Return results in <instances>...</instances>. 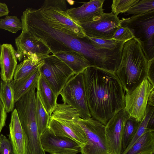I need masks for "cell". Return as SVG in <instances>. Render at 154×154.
I'll return each mask as SVG.
<instances>
[{"label":"cell","instance_id":"23","mask_svg":"<svg viewBox=\"0 0 154 154\" xmlns=\"http://www.w3.org/2000/svg\"><path fill=\"white\" fill-rule=\"evenodd\" d=\"M35 95V116L38 131L41 136L48 127L50 116L43 106L37 91Z\"/></svg>","mask_w":154,"mask_h":154},{"label":"cell","instance_id":"26","mask_svg":"<svg viewBox=\"0 0 154 154\" xmlns=\"http://www.w3.org/2000/svg\"><path fill=\"white\" fill-rule=\"evenodd\" d=\"M85 38L89 42L97 48L110 50L118 48L123 45L126 42L117 40L113 39H100L87 36H85Z\"/></svg>","mask_w":154,"mask_h":154},{"label":"cell","instance_id":"20","mask_svg":"<svg viewBox=\"0 0 154 154\" xmlns=\"http://www.w3.org/2000/svg\"><path fill=\"white\" fill-rule=\"evenodd\" d=\"M44 63V58L36 55L26 57L22 62L17 64L13 80H18L26 76L34 71L40 68Z\"/></svg>","mask_w":154,"mask_h":154},{"label":"cell","instance_id":"5","mask_svg":"<svg viewBox=\"0 0 154 154\" xmlns=\"http://www.w3.org/2000/svg\"><path fill=\"white\" fill-rule=\"evenodd\" d=\"M141 43L149 60L154 58V11L120 20Z\"/></svg>","mask_w":154,"mask_h":154},{"label":"cell","instance_id":"36","mask_svg":"<svg viewBox=\"0 0 154 154\" xmlns=\"http://www.w3.org/2000/svg\"><path fill=\"white\" fill-rule=\"evenodd\" d=\"M147 128L150 130H154V114L153 113L148 121Z\"/></svg>","mask_w":154,"mask_h":154},{"label":"cell","instance_id":"38","mask_svg":"<svg viewBox=\"0 0 154 154\" xmlns=\"http://www.w3.org/2000/svg\"><path fill=\"white\" fill-rule=\"evenodd\" d=\"M150 154H154V152H152V153H151Z\"/></svg>","mask_w":154,"mask_h":154},{"label":"cell","instance_id":"6","mask_svg":"<svg viewBox=\"0 0 154 154\" xmlns=\"http://www.w3.org/2000/svg\"><path fill=\"white\" fill-rule=\"evenodd\" d=\"M60 95L62 101L78 110L83 119L91 118L87 103L82 73L75 74L68 80Z\"/></svg>","mask_w":154,"mask_h":154},{"label":"cell","instance_id":"3","mask_svg":"<svg viewBox=\"0 0 154 154\" xmlns=\"http://www.w3.org/2000/svg\"><path fill=\"white\" fill-rule=\"evenodd\" d=\"M79 111L64 103L57 104L50 116L48 128L54 134L70 138L80 147L87 143L85 134L78 122Z\"/></svg>","mask_w":154,"mask_h":154},{"label":"cell","instance_id":"29","mask_svg":"<svg viewBox=\"0 0 154 154\" xmlns=\"http://www.w3.org/2000/svg\"><path fill=\"white\" fill-rule=\"evenodd\" d=\"M140 0H113L111 6L112 12L118 16L120 13H125Z\"/></svg>","mask_w":154,"mask_h":154},{"label":"cell","instance_id":"8","mask_svg":"<svg viewBox=\"0 0 154 154\" xmlns=\"http://www.w3.org/2000/svg\"><path fill=\"white\" fill-rule=\"evenodd\" d=\"M78 122L87 138L86 144L81 147V154H108L105 125L92 117L88 119L80 117Z\"/></svg>","mask_w":154,"mask_h":154},{"label":"cell","instance_id":"32","mask_svg":"<svg viewBox=\"0 0 154 154\" xmlns=\"http://www.w3.org/2000/svg\"><path fill=\"white\" fill-rule=\"evenodd\" d=\"M7 113L5 104L0 95V134L5 125Z\"/></svg>","mask_w":154,"mask_h":154},{"label":"cell","instance_id":"7","mask_svg":"<svg viewBox=\"0 0 154 154\" xmlns=\"http://www.w3.org/2000/svg\"><path fill=\"white\" fill-rule=\"evenodd\" d=\"M44 59L45 63L39 69L40 73L58 97L68 80L75 74L64 62L53 54Z\"/></svg>","mask_w":154,"mask_h":154},{"label":"cell","instance_id":"25","mask_svg":"<svg viewBox=\"0 0 154 154\" xmlns=\"http://www.w3.org/2000/svg\"><path fill=\"white\" fill-rule=\"evenodd\" d=\"M154 106L147 105L146 109V113L144 118L140 122L137 131L131 141L122 153L126 152L128 150L137 140L144 133L149 130H152L148 128L147 125L150 116L152 114L154 113Z\"/></svg>","mask_w":154,"mask_h":154},{"label":"cell","instance_id":"33","mask_svg":"<svg viewBox=\"0 0 154 154\" xmlns=\"http://www.w3.org/2000/svg\"><path fill=\"white\" fill-rule=\"evenodd\" d=\"M146 78L150 83L154 86V58L149 60Z\"/></svg>","mask_w":154,"mask_h":154},{"label":"cell","instance_id":"15","mask_svg":"<svg viewBox=\"0 0 154 154\" xmlns=\"http://www.w3.org/2000/svg\"><path fill=\"white\" fill-rule=\"evenodd\" d=\"M15 50L11 44L5 43L2 45L0 56V75L2 81L11 82L13 80L17 65Z\"/></svg>","mask_w":154,"mask_h":154},{"label":"cell","instance_id":"27","mask_svg":"<svg viewBox=\"0 0 154 154\" xmlns=\"http://www.w3.org/2000/svg\"><path fill=\"white\" fill-rule=\"evenodd\" d=\"M22 29L21 21L16 16L7 15L5 18L0 19V29L16 33Z\"/></svg>","mask_w":154,"mask_h":154},{"label":"cell","instance_id":"39","mask_svg":"<svg viewBox=\"0 0 154 154\" xmlns=\"http://www.w3.org/2000/svg\"></svg>","mask_w":154,"mask_h":154},{"label":"cell","instance_id":"16","mask_svg":"<svg viewBox=\"0 0 154 154\" xmlns=\"http://www.w3.org/2000/svg\"><path fill=\"white\" fill-rule=\"evenodd\" d=\"M9 128V138L12 145L13 154H25L23 131L15 108L11 114Z\"/></svg>","mask_w":154,"mask_h":154},{"label":"cell","instance_id":"34","mask_svg":"<svg viewBox=\"0 0 154 154\" xmlns=\"http://www.w3.org/2000/svg\"><path fill=\"white\" fill-rule=\"evenodd\" d=\"M9 11L7 5L0 2V17L8 15Z\"/></svg>","mask_w":154,"mask_h":154},{"label":"cell","instance_id":"18","mask_svg":"<svg viewBox=\"0 0 154 154\" xmlns=\"http://www.w3.org/2000/svg\"><path fill=\"white\" fill-rule=\"evenodd\" d=\"M42 103L47 112L50 116L58 103V97L54 93L48 82L40 74L36 87Z\"/></svg>","mask_w":154,"mask_h":154},{"label":"cell","instance_id":"10","mask_svg":"<svg viewBox=\"0 0 154 154\" xmlns=\"http://www.w3.org/2000/svg\"><path fill=\"white\" fill-rule=\"evenodd\" d=\"M154 88V86L146 78L131 91L125 93L124 109L129 116L139 122L143 119L146 113L149 95Z\"/></svg>","mask_w":154,"mask_h":154},{"label":"cell","instance_id":"24","mask_svg":"<svg viewBox=\"0 0 154 154\" xmlns=\"http://www.w3.org/2000/svg\"><path fill=\"white\" fill-rule=\"evenodd\" d=\"M0 95L7 112L13 111L15 103L11 82L0 81Z\"/></svg>","mask_w":154,"mask_h":154},{"label":"cell","instance_id":"17","mask_svg":"<svg viewBox=\"0 0 154 154\" xmlns=\"http://www.w3.org/2000/svg\"><path fill=\"white\" fill-rule=\"evenodd\" d=\"M64 62L75 74L82 73L91 66L90 62L82 53L74 51H62L53 54Z\"/></svg>","mask_w":154,"mask_h":154},{"label":"cell","instance_id":"22","mask_svg":"<svg viewBox=\"0 0 154 154\" xmlns=\"http://www.w3.org/2000/svg\"><path fill=\"white\" fill-rule=\"evenodd\" d=\"M140 122L129 116L126 120L122 135L121 154L124 152L131 141Z\"/></svg>","mask_w":154,"mask_h":154},{"label":"cell","instance_id":"4","mask_svg":"<svg viewBox=\"0 0 154 154\" xmlns=\"http://www.w3.org/2000/svg\"><path fill=\"white\" fill-rule=\"evenodd\" d=\"M32 12L47 24L60 27L74 37L83 39L85 37L80 24L68 15L65 0H46L36 9L29 8Z\"/></svg>","mask_w":154,"mask_h":154},{"label":"cell","instance_id":"21","mask_svg":"<svg viewBox=\"0 0 154 154\" xmlns=\"http://www.w3.org/2000/svg\"><path fill=\"white\" fill-rule=\"evenodd\" d=\"M154 152V130L144 133L130 149L122 154H150Z\"/></svg>","mask_w":154,"mask_h":154},{"label":"cell","instance_id":"9","mask_svg":"<svg viewBox=\"0 0 154 154\" xmlns=\"http://www.w3.org/2000/svg\"><path fill=\"white\" fill-rule=\"evenodd\" d=\"M80 24L85 36L105 39H112L115 33L121 26L120 20L112 12H104L91 21Z\"/></svg>","mask_w":154,"mask_h":154},{"label":"cell","instance_id":"11","mask_svg":"<svg viewBox=\"0 0 154 154\" xmlns=\"http://www.w3.org/2000/svg\"><path fill=\"white\" fill-rule=\"evenodd\" d=\"M42 148L50 154H76L81 152L80 145L68 138L55 135L48 128L40 136Z\"/></svg>","mask_w":154,"mask_h":154},{"label":"cell","instance_id":"12","mask_svg":"<svg viewBox=\"0 0 154 154\" xmlns=\"http://www.w3.org/2000/svg\"><path fill=\"white\" fill-rule=\"evenodd\" d=\"M129 115L124 109L116 113L105 125L108 154H121V140L125 122Z\"/></svg>","mask_w":154,"mask_h":154},{"label":"cell","instance_id":"14","mask_svg":"<svg viewBox=\"0 0 154 154\" xmlns=\"http://www.w3.org/2000/svg\"><path fill=\"white\" fill-rule=\"evenodd\" d=\"M104 0H92L84 2L81 6L67 9V13L73 20L80 24L93 20L104 13Z\"/></svg>","mask_w":154,"mask_h":154},{"label":"cell","instance_id":"2","mask_svg":"<svg viewBox=\"0 0 154 154\" xmlns=\"http://www.w3.org/2000/svg\"><path fill=\"white\" fill-rule=\"evenodd\" d=\"M149 59L140 42L135 38L125 42L119 65L115 72L125 93H129L146 78Z\"/></svg>","mask_w":154,"mask_h":154},{"label":"cell","instance_id":"28","mask_svg":"<svg viewBox=\"0 0 154 154\" xmlns=\"http://www.w3.org/2000/svg\"><path fill=\"white\" fill-rule=\"evenodd\" d=\"M154 11V0H140L125 12L127 15L141 14Z\"/></svg>","mask_w":154,"mask_h":154},{"label":"cell","instance_id":"30","mask_svg":"<svg viewBox=\"0 0 154 154\" xmlns=\"http://www.w3.org/2000/svg\"><path fill=\"white\" fill-rule=\"evenodd\" d=\"M134 38V37L132 32L129 28L120 26L115 33L112 39L126 42Z\"/></svg>","mask_w":154,"mask_h":154},{"label":"cell","instance_id":"13","mask_svg":"<svg viewBox=\"0 0 154 154\" xmlns=\"http://www.w3.org/2000/svg\"><path fill=\"white\" fill-rule=\"evenodd\" d=\"M15 44L17 48L15 54L19 61H21L23 57L35 54L44 58L52 53L50 49L43 43L23 31L15 39Z\"/></svg>","mask_w":154,"mask_h":154},{"label":"cell","instance_id":"31","mask_svg":"<svg viewBox=\"0 0 154 154\" xmlns=\"http://www.w3.org/2000/svg\"><path fill=\"white\" fill-rule=\"evenodd\" d=\"M0 153L1 154H13L11 141L3 134L0 135Z\"/></svg>","mask_w":154,"mask_h":154},{"label":"cell","instance_id":"1","mask_svg":"<svg viewBox=\"0 0 154 154\" xmlns=\"http://www.w3.org/2000/svg\"><path fill=\"white\" fill-rule=\"evenodd\" d=\"M82 73L91 117L105 125L125 109V90L115 72L90 66Z\"/></svg>","mask_w":154,"mask_h":154},{"label":"cell","instance_id":"37","mask_svg":"<svg viewBox=\"0 0 154 154\" xmlns=\"http://www.w3.org/2000/svg\"><path fill=\"white\" fill-rule=\"evenodd\" d=\"M2 45L0 43V56L1 53V49H2Z\"/></svg>","mask_w":154,"mask_h":154},{"label":"cell","instance_id":"35","mask_svg":"<svg viewBox=\"0 0 154 154\" xmlns=\"http://www.w3.org/2000/svg\"><path fill=\"white\" fill-rule=\"evenodd\" d=\"M147 105L152 106H154V89L152 90L149 95L147 101Z\"/></svg>","mask_w":154,"mask_h":154},{"label":"cell","instance_id":"19","mask_svg":"<svg viewBox=\"0 0 154 154\" xmlns=\"http://www.w3.org/2000/svg\"><path fill=\"white\" fill-rule=\"evenodd\" d=\"M40 74L39 69L24 77L11 81L15 103L34 87L36 86Z\"/></svg>","mask_w":154,"mask_h":154}]
</instances>
